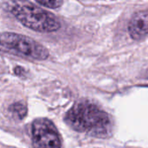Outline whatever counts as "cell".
I'll list each match as a JSON object with an SVG mask.
<instances>
[{"label":"cell","instance_id":"1","mask_svg":"<svg viewBox=\"0 0 148 148\" xmlns=\"http://www.w3.org/2000/svg\"><path fill=\"white\" fill-rule=\"evenodd\" d=\"M64 119L72 129L95 137L107 138L112 133L113 125L108 114L88 101H77Z\"/></svg>","mask_w":148,"mask_h":148},{"label":"cell","instance_id":"2","mask_svg":"<svg viewBox=\"0 0 148 148\" xmlns=\"http://www.w3.org/2000/svg\"><path fill=\"white\" fill-rule=\"evenodd\" d=\"M8 10L25 27L38 32H53L60 29L57 17L28 0H11Z\"/></svg>","mask_w":148,"mask_h":148},{"label":"cell","instance_id":"3","mask_svg":"<svg viewBox=\"0 0 148 148\" xmlns=\"http://www.w3.org/2000/svg\"><path fill=\"white\" fill-rule=\"evenodd\" d=\"M0 45L18 55L35 60H45L49 57V50L34 39L12 32L0 35Z\"/></svg>","mask_w":148,"mask_h":148},{"label":"cell","instance_id":"4","mask_svg":"<svg viewBox=\"0 0 148 148\" xmlns=\"http://www.w3.org/2000/svg\"><path fill=\"white\" fill-rule=\"evenodd\" d=\"M31 132L34 148H62L58 131L49 120L36 119L32 123Z\"/></svg>","mask_w":148,"mask_h":148},{"label":"cell","instance_id":"5","mask_svg":"<svg viewBox=\"0 0 148 148\" xmlns=\"http://www.w3.org/2000/svg\"><path fill=\"white\" fill-rule=\"evenodd\" d=\"M128 32L134 40H140L148 35V10L138 11L131 17Z\"/></svg>","mask_w":148,"mask_h":148},{"label":"cell","instance_id":"6","mask_svg":"<svg viewBox=\"0 0 148 148\" xmlns=\"http://www.w3.org/2000/svg\"><path fill=\"white\" fill-rule=\"evenodd\" d=\"M10 112L18 120L23 119L27 114V108L24 104L21 102H16L12 105H10L9 108Z\"/></svg>","mask_w":148,"mask_h":148},{"label":"cell","instance_id":"7","mask_svg":"<svg viewBox=\"0 0 148 148\" xmlns=\"http://www.w3.org/2000/svg\"><path fill=\"white\" fill-rule=\"evenodd\" d=\"M39 4L50 9H57L63 3V0H36Z\"/></svg>","mask_w":148,"mask_h":148}]
</instances>
